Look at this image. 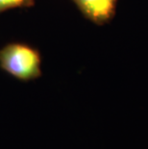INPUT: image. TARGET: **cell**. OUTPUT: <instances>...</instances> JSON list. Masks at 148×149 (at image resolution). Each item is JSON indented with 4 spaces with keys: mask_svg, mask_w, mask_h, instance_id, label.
I'll return each instance as SVG.
<instances>
[{
    "mask_svg": "<svg viewBox=\"0 0 148 149\" xmlns=\"http://www.w3.org/2000/svg\"><path fill=\"white\" fill-rule=\"evenodd\" d=\"M0 68L19 80L36 79L42 74L40 55L27 44H7L0 49Z\"/></svg>",
    "mask_w": 148,
    "mask_h": 149,
    "instance_id": "cell-1",
    "label": "cell"
},
{
    "mask_svg": "<svg viewBox=\"0 0 148 149\" xmlns=\"http://www.w3.org/2000/svg\"><path fill=\"white\" fill-rule=\"evenodd\" d=\"M86 18L98 25L108 23L115 17L118 0H72Z\"/></svg>",
    "mask_w": 148,
    "mask_h": 149,
    "instance_id": "cell-2",
    "label": "cell"
},
{
    "mask_svg": "<svg viewBox=\"0 0 148 149\" xmlns=\"http://www.w3.org/2000/svg\"><path fill=\"white\" fill-rule=\"evenodd\" d=\"M35 5V0H0V13L15 8H30Z\"/></svg>",
    "mask_w": 148,
    "mask_h": 149,
    "instance_id": "cell-3",
    "label": "cell"
}]
</instances>
